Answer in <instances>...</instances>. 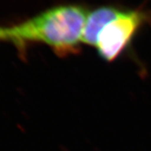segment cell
Instances as JSON below:
<instances>
[{"label":"cell","instance_id":"cell-1","mask_svg":"<svg viewBox=\"0 0 151 151\" xmlns=\"http://www.w3.org/2000/svg\"><path fill=\"white\" fill-rule=\"evenodd\" d=\"M89 11L80 4L52 7L25 21L0 27V40L19 44H42L60 57L80 52Z\"/></svg>","mask_w":151,"mask_h":151},{"label":"cell","instance_id":"cell-3","mask_svg":"<svg viewBox=\"0 0 151 151\" xmlns=\"http://www.w3.org/2000/svg\"><path fill=\"white\" fill-rule=\"evenodd\" d=\"M122 11L123 9L118 7L108 5L88 12L82 35V44L95 47L103 28L119 16Z\"/></svg>","mask_w":151,"mask_h":151},{"label":"cell","instance_id":"cell-2","mask_svg":"<svg viewBox=\"0 0 151 151\" xmlns=\"http://www.w3.org/2000/svg\"><path fill=\"white\" fill-rule=\"evenodd\" d=\"M151 22V12L143 9H123L100 33L95 48L107 62L118 59L128 49L134 36Z\"/></svg>","mask_w":151,"mask_h":151}]
</instances>
